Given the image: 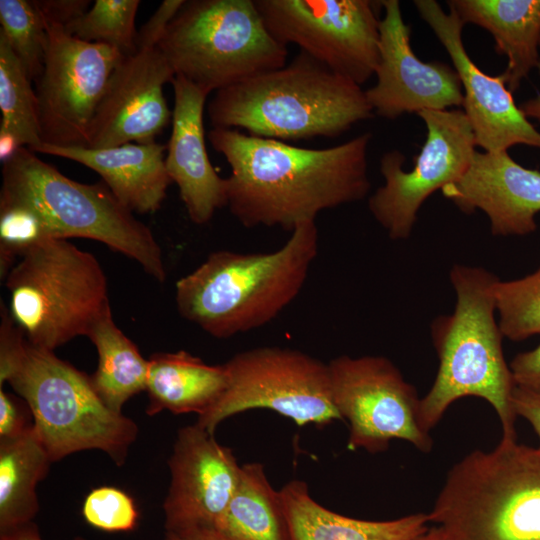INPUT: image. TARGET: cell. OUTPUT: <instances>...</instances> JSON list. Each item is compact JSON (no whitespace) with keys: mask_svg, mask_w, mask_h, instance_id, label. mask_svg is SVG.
Instances as JSON below:
<instances>
[{"mask_svg":"<svg viewBox=\"0 0 540 540\" xmlns=\"http://www.w3.org/2000/svg\"><path fill=\"white\" fill-rule=\"evenodd\" d=\"M370 132L327 148H304L212 128L208 140L230 166L227 207L246 228L292 232L324 210L363 200L370 190Z\"/></svg>","mask_w":540,"mask_h":540,"instance_id":"1","label":"cell"},{"mask_svg":"<svg viewBox=\"0 0 540 540\" xmlns=\"http://www.w3.org/2000/svg\"><path fill=\"white\" fill-rule=\"evenodd\" d=\"M318 248V228L309 221L271 252H212L177 281L178 312L219 339L262 327L298 296Z\"/></svg>","mask_w":540,"mask_h":540,"instance_id":"2","label":"cell"},{"mask_svg":"<svg viewBox=\"0 0 540 540\" xmlns=\"http://www.w3.org/2000/svg\"><path fill=\"white\" fill-rule=\"evenodd\" d=\"M207 111L213 128L283 142L335 138L374 115L361 86L303 52L216 91Z\"/></svg>","mask_w":540,"mask_h":540,"instance_id":"3","label":"cell"},{"mask_svg":"<svg viewBox=\"0 0 540 540\" xmlns=\"http://www.w3.org/2000/svg\"><path fill=\"white\" fill-rule=\"evenodd\" d=\"M450 281L456 294L455 309L431 324L439 365L432 387L421 398L422 424L430 432L453 402L474 396L495 410L502 438L516 439L517 414L512 403L516 385L495 319L499 279L484 268L455 264Z\"/></svg>","mask_w":540,"mask_h":540,"instance_id":"4","label":"cell"},{"mask_svg":"<svg viewBox=\"0 0 540 540\" xmlns=\"http://www.w3.org/2000/svg\"><path fill=\"white\" fill-rule=\"evenodd\" d=\"M9 383L27 403L33 427L52 462L83 450H100L117 466L125 464L138 435L136 423L109 409L90 376L33 346L23 336L0 343V387Z\"/></svg>","mask_w":540,"mask_h":540,"instance_id":"5","label":"cell"},{"mask_svg":"<svg viewBox=\"0 0 540 540\" xmlns=\"http://www.w3.org/2000/svg\"><path fill=\"white\" fill-rule=\"evenodd\" d=\"M0 207L28 214L45 239L95 240L136 261L158 282L166 279L153 233L103 181L72 180L29 148H20L2 163Z\"/></svg>","mask_w":540,"mask_h":540,"instance_id":"6","label":"cell"},{"mask_svg":"<svg viewBox=\"0 0 540 540\" xmlns=\"http://www.w3.org/2000/svg\"><path fill=\"white\" fill-rule=\"evenodd\" d=\"M443 540H540V449L501 438L447 472L428 513Z\"/></svg>","mask_w":540,"mask_h":540,"instance_id":"7","label":"cell"},{"mask_svg":"<svg viewBox=\"0 0 540 540\" xmlns=\"http://www.w3.org/2000/svg\"><path fill=\"white\" fill-rule=\"evenodd\" d=\"M10 314L33 346L54 351L87 336L110 308L96 257L65 239H45L27 251L4 280Z\"/></svg>","mask_w":540,"mask_h":540,"instance_id":"8","label":"cell"},{"mask_svg":"<svg viewBox=\"0 0 540 540\" xmlns=\"http://www.w3.org/2000/svg\"><path fill=\"white\" fill-rule=\"evenodd\" d=\"M175 76L209 94L287 63L254 0H190L157 45Z\"/></svg>","mask_w":540,"mask_h":540,"instance_id":"9","label":"cell"},{"mask_svg":"<svg viewBox=\"0 0 540 540\" xmlns=\"http://www.w3.org/2000/svg\"><path fill=\"white\" fill-rule=\"evenodd\" d=\"M228 385L196 424L214 434L225 419L250 409H269L298 426L324 427L342 420L331 394L328 364L300 350L266 346L235 354L224 363Z\"/></svg>","mask_w":540,"mask_h":540,"instance_id":"10","label":"cell"},{"mask_svg":"<svg viewBox=\"0 0 540 540\" xmlns=\"http://www.w3.org/2000/svg\"><path fill=\"white\" fill-rule=\"evenodd\" d=\"M327 364L334 406L349 424V450L376 454L393 440L423 453L432 450L433 439L421 421V399L390 359L341 355Z\"/></svg>","mask_w":540,"mask_h":540,"instance_id":"11","label":"cell"},{"mask_svg":"<svg viewBox=\"0 0 540 540\" xmlns=\"http://www.w3.org/2000/svg\"><path fill=\"white\" fill-rule=\"evenodd\" d=\"M418 116L427 133L413 168L403 169L401 151L384 153L380 158L384 184L368 199L370 213L395 241L410 237L423 203L457 181L476 152L474 133L463 110H424Z\"/></svg>","mask_w":540,"mask_h":540,"instance_id":"12","label":"cell"},{"mask_svg":"<svg viewBox=\"0 0 540 540\" xmlns=\"http://www.w3.org/2000/svg\"><path fill=\"white\" fill-rule=\"evenodd\" d=\"M270 34L362 86L379 62L378 2L254 0Z\"/></svg>","mask_w":540,"mask_h":540,"instance_id":"13","label":"cell"},{"mask_svg":"<svg viewBox=\"0 0 540 540\" xmlns=\"http://www.w3.org/2000/svg\"><path fill=\"white\" fill-rule=\"evenodd\" d=\"M48 44L37 98L42 143L86 147L108 81L124 55L115 47L79 40L47 24Z\"/></svg>","mask_w":540,"mask_h":540,"instance_id":"14","label":"cell"},{"mask_svg":"<svg viewBox=\"0 0 540 540\" xmlns=\"http://www.w3.org/2000/svg\"><path fill=\"white\" fill-rule=\"evenodd\" d=\"M376 84L365 90L374 114L396 119L405 113L461 107L463 90L453 66L425 62L411 47V29L398 0H381Z\"/></svg>","mask_w":540,"mask_h":540,"instance_id":"15","label":"cell"},{"mask_svg":"<svg viewBox=\"0 0 540 540\" xmlns=\"http://www.w3.org/2000/svg\"><path fill=\"white\" fill-rule=\"evenodd\" d=\"M427 23L448 53L462 85V108L474 133L476 146L486 152H502L524 144L540 149V132L516 105L504 73H484L469 57L462 32L465 23L435 0H415Z\"/></svg>","mask_w":540,"mask_h":540,"instance_id":"16","label":"cell"},{"mask_svg":"<svg viewBox=\"0 0 540 540\" xmlns=\"http://www.w3.org/2000/svg\"><path fill=\"white\" fill-rule=\"evenodd\" d=\"M175 74L158 47L124 56L90 123L86 147L150 143L172 118L164 93Z\"/></svg>","mask_w":540,"mask_h":540,"instance_id":"17","label":"cell"},{"mask_svg":"<svg viewBox=\"0 0 540 540\" xmlns=\"http://www.w3.org/2000/svg\"><path fill=\"white\" fill-rule=\"evenodd\" d=\"M168 465L165 531L215 527L240 480L241 465L232 450L195 423L178 430Z\"/></svg>","mask_w":540,"mask_h":540,"instance_id":"18","label":"cell"},{"mask_svg":"<svg viewBox=\"0 0 540 540\" xmlns=\"http://www.w3.org/2000/svg\"><path fill=\"white\" fill-rule=\"evenodd\" d=\"M441 191L463 213H485L495 236H522L537 229L540 171L523 167L508 151L476 150L466 172Z\"/></svg>","mask_w":540,"mask_h":540,"instance_id":"19","label":"cell"},{"mask_svg":"<svg viewBox=\"0 0 540 540\" xmlns=\"http://www.w3.org/2000/svg\"><path fill=\"white\" fill-rule=\"evenodd\" d=\"M172 86L174 108L166 169L178 186L190 220L202 225L227 206L226 178L212 166L205 144L203 115L209 93L179 75Z\"/></svg>","mask_w":540,"mask_h":540,"instance_id":"20","label":"cell"},{"mask_svg":"<svg viewBox=\"0 0 540 540\" xmlns=\"http://www.w3.org/2000/svg\"><path fill=\"white\" fill-rule=\"evenodd\" d=\"M165 150L167 146L156 141L102 149L42 143L35 153L66 158L92 169L126 208L147 214L161 207L172 182Z\"/></svg>","mask_w":540,"mask_h":540,"instance_id":"21","label":"cell"},{"mask_svg":"<svg viewBox=\"0 0 540 540\" xmlns=\"http://www.w3.org/2000/svg\"><path fill=\"white\" fill-rule=\"evenodd\" d=\"M465 23L488 31L496 52L507 57L503 72L515 92L540 62V0H449Z\"/></svg>","mask_w":540,"mask_h":540,"instance_id":"22","label":"cell"},{"mask_svg":"<svg viewBox=\"0 0 540 540\" xmlns=\"http://www.w3.org/2000/svg\"><path fill=\"white\" fill-rule=\"evenodd\" d=\"M280 494L291 540H412L428 530V513L384 521L338 514L315 501L306 482L294 479Z\"/></svg>","mask_w":540,"mask_h":540,"instance_id":"23","label":"cell"},{"mask_svg":"<svg viewBox=\"0 0 540 540\" xmlns=\"http://www.w3.org/2000/svg\"><path fill=\"white\" fill-rule=\"evenodd\" d=\"M148 360L146 413L149 416L163 410L203 415L227 388L224 364H207L184 350L155 353Z\"/></svg>","mask_w":540,"mask_h":540,"instance_id":"24","label":"cell"},{"mask_svg":"<svg viewBox=\"0 0 540 540\" xmlns=\"http://www.w3.org/2000/svg\"><path fill=\"white\" fill-rule=\"evenodd\" d=\"M52 463L33 426L20 437L0 440V532L33 522L37 485Z\"/></svg>","mask_w":540,"mask_h":540,"instance_id":"25","label":"cell"},{"mask_svg":"<svg viewBox=\"0 0 540 540\" xmlns=\"http://www.w3.org/2000/svg\"><path fill=\"white\" fill-rule=\"evenodd\" d=\"M215 527L231 540H291L280 490L262 463L241 465L237 489Z\"/></svg>","mask_w":540,"mask_h":540,"instance_id":"26","label":"cell"},{"mask_svg":"<svg viewBox=\"0 0 540 540\" xmlns=\"http://www.w3.org/2000/svg\"><path fill=\"white\" fill-rule=\"evenodd\" d=\"M87 337L98 354L97 369L90 376L93 388L109 409L122 413L131 397L146 391L149 360L115 324L111 308L94 323Z\"/></svg>","mask_w":540,"mask_h":540,"instance_id":"27","label":"cell"},{"mask_svg":"<svg viewBox=\"0 0 540 540\" xmlns=\"http://www.w3.org/2000/svg\"><path fill=\"white\" fill-rule=\"evenodd\" d=\"M23 65L0 31V159L5 162L20 148L41 146L39 105Z\"/></svg>","mask_w":540,"mask_h":540,"instance_id":"28","label":"cell"},{"mask_svg":"<svg viewBox=\"0 0 540 540\" xmlns=\"http://www.w3.org/2000/svg\"><path fill=\"white\" fill-rule=\"evenodd\" d=\"M139 0H96L64 28L71 36L117 48L124 56L137 52L135 17Z\"/></svg>","mask_w":540,"mask_h":540,"instance_id":"29","label":"cell"},{"mask_svg":"<svg viewBox=\"0 0 540 540\" xmlns=\"http://www.w3.org/2000/svg\"><path fill=\"white\" fill-rule=\"evenodd\" d=\"M0 31L31 81H38L48 44L47 24L33 0H0Z\"/></svg>","mask_w":540,"mask_h":540,"instance_id":"30","label":"cell"},{"mask_svg":"<svg viewBox=\"0 0 540 540\" xmlns=\"http://www.w3.org/2000/svg\"><path fill=\"white\" fill-rule=\"evenodd\" d=\"M495 296L503 337L519 342L540 334V267L523 278L499 280Z\"/></svg>","mask_w":540,"mask_h":540,"instance_id":"31","label":"cell"},{"mask_svg":"<svg viewBox=\"0 0 540 540\" xmlns=\"http://www.w3.org/2000/svg\"><path fill=\"white\" fill-rule=\"evenodd\" d=\"M82 515L90 526L106 532L132 531L139 520L134 499L112 486L91 490L84 499Z\"/></svg>","mask_w":540,"mask_h":540,"instance_id":"32","label":"cell"},{"mask_svg":"<svg viewBox=\"0 0 540 540\" xmlns=\"http://www.w3.org/2000/svg\"><path fill=\"white\" fill-rule=\"evenodd\" d=\"M30 418L33 419L27 403L0 388V440L25 434L33 426Z\"/></svg>","mask_w":540,"mask_h":540,"instance_id":"33","label":"cell"},{"mask_svg":"<svg viewBox=\"0 0 540 540\" xmlns=\"http://www.w3.org/2000/svg\"><path fill=\"white\" fill-rule=\"evenodd\" d=\"M184 3L185 0H164L159 5L153 15L137 33V51L157 47L171 21Z\"/></svg>","mask_w":540,"mask_h":540,"instance_id":"34","label":"cell"},{"mask_svg":"<svg viewBox=\"0 0 540 540\" xmlns=\"http://www.w3.org/2000/svg\"><path fill=\"white\" fill-rule=\"evenodd\" d=\"M509 367L517 387L540 395V343L517 354Z\"/></svg>","mask_w":540,"mask_h":540,"instance_id":"35","label":"cell"},{"mask_svg":"<svg viewBox=\"0 0 540 540\" xmlns=\"http://www.w3.org/2000/svg\"><path fill=\"white\" fill-rule=\"evenodd\" d=\"M46 24L66 26L83 15L91 3L89 0H33Z\"/></svg>","mask_w":540,"mask_h":540,"instance_id":"36","label":"cell"},{"mask_svg":"<svg viewBox=\"0 0 540 540\" xmlns=\"http://www.w3.org/2000/svg\"><path fill=\"white\" fill-rule=\"evenodd\" d=\"M512 403L517 416L524 418L532 426L539 439L540 449V395L516 386Z\"/></svg>","mask_w":540,"mask_h":540,"instance_id":"37","label":"cell"},{"mask_svg":"<svg viewBox=\"0 0 540 540\" xmlns=\"http://www.w3.org/2000/svg\"><path fill=\"white\" fill-rule=\"evenodd\" d=\"M164 540H231L216 527L197 526L165 531Z\"/></svg>","mask_w":540,"mask_h":540,"instance_id":"38","label":"cell"},{"mask_svg":"<svg viewBox=\"0 0 540 540\" xmlns=\"http://www.w3.org/2000/svg\"><path fill=\"white\" fill-rule=\"evenodd\" d=\"M0 540H42L36 523L30 522L11 530L0 532ZM73 540H86L77 536Z\"/></svg>","mask_w":540,"mask_h":540,"instance_id":"39","label":"cell"},{"mask_svg":"<svg viewBox=\"0 0 540 540\" xmlns=\"http://www.w3.org/2000/svg\"><path fill=\"white\" fill-rule=\"evenodd\" d=\"M537 68L540 75V62ZM519 108L526 118H533L540 122V92L535 97L524 101Z\"/></svg>","mask_w":540,"mask_h":540,"instance_id":"40","label":"cell"},{"mask_svg":"<svg viewBox=\"0 0 540 540\" xmlns=\"http://www.w3.org/2000/svg\"><path fill=\"white\" fill-rule=\"evenodd\" d=\"M412 540H443L442 534L437 526L429 527L427 531Z\"/></svg>","mask_w":540,"mask_h":540,"instance_id":"41","label":"cell"}]
</instances>
